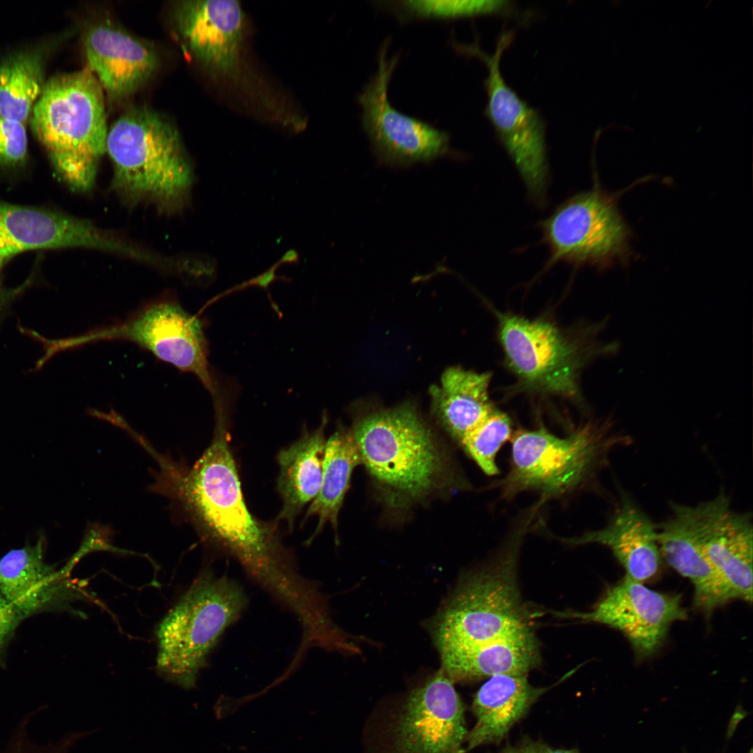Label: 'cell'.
<instances>
[{
	"mask_svg": "<svg viewBox=\"0 0 753 753\" xmlns=\"http://www.w3.org/2000/svg\"><path fill=\"white\" fill-rule=\"evenodd\" d=\"M214 409L210 446L190 467L155 456L160 471L152 490L177 504L207 543L236 558L273 596L284 598L302 577L282 543L277 523L258 519L248 510L229 447L228 403Z\"/></svg>",
	"mask_w": 753,
	"mask_h": 753,
	"instance_id": "6da1fadb",
	"label": "cell"
},
{
	"mask_svg": "<svg viewBox=\"0 0 753 753\" xmlns=\"http://www.w3.org/2000/svg\"><path fill=\"white\" fill-rule=\"evenodd\" d=\"M106 151L111 189L126 204H148L165 213L189 204L193 167L178 130L160 114L144 107L123 114L108 130Z\"/></svg>",
	"mask_w": 753,
	"mask_h": 753,
	"instance_id": "7a4b0ae2",
	"label": "cell"
},
{
	"mask_svg": "<svg viewBox=\"0 0 753 753\" xmlns=\"http://www.w3.org/2000/svg\"><path fill=\"white\" fill-rule=\"evenodd\" d=\"M30 116L61 180L73 190H91L108 133L102 88L93 73L86 67L49 79Z\"/></svg>",
	"mask_w": 753,
	"mask_h": 753,
	"instance_id": "3957f363",
	"label": "cell"
},
{
	"mask_svg": "<svg viewBox=\"0 0 753 753\" xmlns=\"http://www.w3.org/2000/svg\"><path fill=\"white\" fill-rule=\"evenodd\" d=\"M531 522L524 520L494 563L462 579L436 614L431 630L440 653L482 644L530 626L517 584L516 563Z\"/></svg>",
	"mask_w": 753,
	"mask_h": 753,
	"instance_id": "277c9868",
	"label": "cell"
},
{
	"mask_svg": "<svg viewBox=\"0 0 753 753\" xmlns=\"http://www.w3.org/2000/svg\"><path fill=\"white\" fill-rule=\"evenodd\" d=\"M246 602L234 581L202 571L157 628L159 675L183 689L194 687L209 653Z\"/></svg>",
	"mask_w": 753,
	"mask_h": 753,
	"instance_id": "5b68a950",
	"label": "cell"
},
{
	"mask_svg": "<svg viewBox=\"0 0 753 753\" xmlns=\"http://www.w3.org/2000/svg\"><path fill=\"white\" fill-rule=\"evenodd\" d=\"M351 430L362 463L386 488L418 499L435 487L442 457L430 429L412 406L372 413Z\"/></svg>",
	"mask_w": 753,
	"mask_h": 753,
	"instance_id": "8992f818",
	"label": "cell"
},
{
	"mask_svg": "<svg viewBox=\"0 0 753 753\" xmlns=\"http://www.w3.org/2000/svg\"><path fill=\"white\" fill-rule=\"evenodd\" d=\"M595 175L591 189L569 197L538 223L549 251L545 269L561 262L600 270L630 262L632 233L618 206L620 192L602 189Z\"/></svg>",
	"mask_w": 753,
	"mask_h": 753,
	"instance_id": "52a82bcc",
	"label": "cell"
},
{
	"mask_svg": "<svg viewBox=\"0 0 753 753\" xmlns=\"http://www.w3.org/2000/svg\"><path fill=\"white\" fill-rule=\"evenodd\" d=\"M108 341L133 343L178 370L195 375L211 395L219 386L209 365L203 323L172 296L151 301L121 321L77 336L47 341V346L52 355Z\"/></svg>",
	"mask_w": 753,
	"mask_h": 753,
	"instance_id": "ba28073f",
	"label": "cell"
},
{
	"mask_svg": "<svg viewBox=\"0 0 753 753\" xmlns=\"http://www.w3.org/2000/svg\"><path fill=\"white\" fill-rule=\"evenodd\" d=\"M512 36L508 31L501 34L491 54L476 43L453 41L452 46L458 52L477 56L485 63L488 72L485 81L486 116L517 169L530 200L544 208L549 181L545 124L539 113L506 83L500 68L502 54Z\"/></svg>",
	"mask_w": 753,
	"mask_h": 753,
	"instance_id": "9c48e42d",
	"label": "cell"
},
{
	"mask_svg": "<svg viewBox=\"0 0 753 753\" xmlns=\"http://www.w3.org/2000/svg\"><path fill=\"white\" fill-rule=\"evenodd\" d=\"M591 427L559 437L545 428L518 432L513 437L511 469L503 482L510 496L532 489L542 501L565 494L581 484L595 466L610 442Z\"/></svg>",
	"mask_w": 753,
	"mask_h": 753,
	"instance_id": "30bf717a",
	"label": "cell"
},
{
	"mask_svg": "<svg viewBox=\"0 0 753 753\" xmlns=\"http://www.w3.org/2000/svg\"><path fill=\"white\" fill-rule=\"evenodd\" d=\"M389 40L381 45L376 73L358 97L363 129L381 163L407 167L432 162L451 153L450 135L390 104L388 86L400 56H388Z\"/></svg>",
	"mask_w": 753,
	"mask_h": 753,
	"instance_id": "8fae6325",
	"label": "cell"
},
{
	"mask_svg": "<svg viewBox=\"0 0 753 753\" xmlns=\"http://www.w3.org/2000/svg\"><path fill=\"white\" fill-rule=\"evenodd\" d=\"M499 339L509 368L526 388L575 397L581 363L577 346L552 324L499 314Z\"/></svg>",
	"mask_w": 753,
	"mask_h": 753,
	"instance_id": "7c38bea8",
	"label": "cell"
},
{
	"mask_svg": "<svg viewBox=\"0 0 753 753\" xmlns=\"http://www.w3.org/2000/svg\"><path fill=\"white\" fill-rule=\"evenodd\" d=\"M608 625L628 639L638 660L651 657L662 646L671 624L687 618L680 594L664 593L626 575L609 588L586 613H559Z\"/></svg>",
	"mask_w": 753,
	"mask_h": 753,
	"instance_id": "4fadbf2b",
	"label": "cell"
},
{
	"mask_svg": "<svg viewBox=\"0 0 753 753\" xmlns=\"http://www.w3.org/2000/svg\"><path fill=\"white\" fill-rule=\"evenodd\" d=\"M86 248L133 258L137 247L89 220L0 201V268L21 252Z\"/></svg>",
	"mask_w": 753,
	"mask_h": 753,
	"instance_id": "5bb4252c",
	"label": "cell"
},
{
	"mask_svg": "<svg viewBox=\"0 0 753 753\" xmlns=\"http://www.w3.org/2000/svg\"><path fill=\"white\" fill-rule=\"evenodd\" d=\"M464 709L453 683L440 670L411 691L396 728L397 753H466Z\"/></svg>",
	"mask_w": 753,
	"mask_h": 753,
	"instance_id": "9a60e30c",
	"label": "cell"
},
{
	"mask_svg": "<svg viewBox=\"0 0 753 753\" xmlns=\"http://www.w3.org/2000/svg\"><path fill=\"white\" fill-rule=\"evenodd\" d=\"M717 506L716 497L696 505L674 503L669 517L656 525L661 557L691 581L694 604L707 615L730 601L702 547L705 530Z\"/></svg>",
	"mask_w": 753,
	"mask_h": 753,
	"instance_id": "2e32d148",
	"label": "cell"
},
{
	"mask_svg": "<svg viewBox=\"0 0 753 753\" xmlns=\"http://www.w3.org/2000/svg\"><path fill=\"white\" fill-rule=\"evenodd\" d=\"M176 28L190 53L212 73L233 75L238 67L244 14L236 0L181 1Z\"/></svg>",
	"mask_w": 753,
	"mask_h": 753,
	"instance_id": "e0dca14e",
	"label": "cell"
},
{
	"mask_svg": "<svg viewBox=\"0 0 753 753\" xmlns=\"http://www.w3.org/2000/svg\"><path fill=\"white\" fill-rule=\"evenodd\" d=\"M84 47L87 67L112 98L134 93L151 78L159 64L152 45L107 20L89 26Z\"/></svg>",
	"mask_w": 753,
	"mask_h": 753,
	"instance_id": "ac0fdd59",
	"label": "cell"
},
{
	"mask_svg": "<svg viewBox=\"0 0 753 753\" xmlns=\"http://www.w3.org/2000/svg\"><path fill=\"white\" fill-rule=\"evenodd\" d=\"M45 538L33 545L12 549L0 559V593L23 616L66 609L81 591L45 561Z\"/></svg>",
	"mask_w": 753,
	"mask_h": 753,
	"instance_id": "d6986e66",
	"label": "cell"
},
{
	"mask_svg": "<svg viewBox=\"0 0 753 753\" xmlns=\"http://www.w3.org/2000/svg\"><path fill=\"white\" fill-rule=\"evenodd\" d=\"M705 530L703 552L722 582L730 601H752V515L731 509L724 497Z\"/></svg>",
	"mask_w": 753,
	"mask_h": 753,
	"instance_id": "ffe728a7",
	"label": "cell"
},
{
	"mask_svg": "<svg viewBox=\"0 0 753 753\" xmlns=\"http://www.w3.org/2000/svg\"><path fill=\"white\" fill-rule=\"evenodd\" d=\"M563 540L572 545L597 543L609 547L625 568V575L641 583L653 577L660 567L656 524L626 496L605 527Z\"/></svg>",
	"mask_w": 753,
	"mask_h": 753,
	"instance_id": "44dd1931",
	"label": "cell"
},
{
	"mask_svg": "<svg viewBox=\"0 0 753 753\" xmlns=\"http://www.w3.org/2000/svg\"><path fill=\"white\" fill-rule=\"evenodd\" d=\"M440 654L441 670L453 683L499 674L527 675L540 662L538 641L530 626L482 644Z\"/></svg>",
	"mask_w": 753,
	"mask_h": 753,
	"instance_id": "7402d4cb",
	"label": "cell"
},
{
	"mask_svg": "<svg viewBox=\"0 0 753 753\" xmlns=\"http://www.w3.org/2000/svg\"><path fill=\"white\" fill-rule=\"evenodd\" d=\"M550 687H535L526 675L491 676L476 694L471 709L476 718L468 731L467 750L499 743L511 728Z\"/></svg>",
	"mask_w": 753,
	"mask_h": 753,
	"instance_id": "603a6c76",
	"label": "cell"
},
{
	"mask_svg": "<svg viewBox=\"0 0 753 753\" xmlns=\"http://www.w3.org/2000/svg\"><path fill=\"white\" fill-rule=\"evenodd\" d=\"M324 416L319 427L304 431L302 436L277 455L280 467L277 491L282 507L277 521H284L292 530L295 519L305 505L319 493L323 472L326 440Z\"/></svg>",
	"mask_w": 753,
	"mask_h": 753,
	"instance_id": "cb8c5ba5",
	"label": "cell"
},
{
	"mask_svg": "<svg viewBox=\"0 0 753 753\" xmlns=\"http://www.w3.org/2000/svg\"><path fill=\"white\" fill-rule=\"evenodd\" d=\"M491 374L448 368L430 388L433 411L459 442L495 409L488 393Z\"/></svg>",
	"mask_w": 753,
	"mask_h": 753,
	"instance_id": "d4e9b609",
	"label": "cell"
},
{
	"mask_svg": "<svg viewBox=\"0 0 753 753\" xmlns=\"http://www.w3.org/2000/svg\"><path fill=\"white\" fill-rule=\"evenodd\" d=\"M360 463V455L352 430L340 426L326 441L320 489L304 517V521L312 516L319 519L308 542L327 522L337 531L338 513L349 487L352 471Z\"/></svg>",
	"mask_w": 753,
	"mask_h": 753,
	"instance_id": "484cf974",
	"label": "cell"
},
{
	"mask_svg": "<svg viewBox=\"0 0 753 753\" xmlns=\"http://www.w3.org/2000/svg\"><path fill=\"white\" fill-rule=\"evenodd\" d=\"M40 57L13 55L0 63V115L26 123L44 85Z\"/></svg>",
	"mask_w": 753,
	"mask_h": 753,
	"instance_id": "4316f807",
	"label": "cell"
},
{
	"mask_svg": "<svg viewBox=\"0 0 753 753\" xmlns=\"http://www.w3.org/2000/svg\"><path fill=\"white\" fill-rule=\"evenodd\" d=\"M405 18L453 19L501 14L512 10L506 0H409L388 2Z\"/></svg>",
	"mask_w": 753,
	"mask_h": 753,
	"instance_id": "83f0119b",
	"label": "cell"
},
{
	"mask_svg": "<svg viewBox=\"0 0 753 753\" xmlns=\"http://www.w3.org/2000/svg\"><path fill=\"white\" fill-rule=\"evenodd\" d=\"M512 434L508 416L494 409L461 443L479 467L489 476L498 473L496 457L503 443Z\"/></svg>",
	"mask_w": 753,
	"mask_h": 753,
	"instance_id": "f1b7e54d",
	"label": "cell"
},
{
	"mask_svg": "<svg viewBox=\"0 0 753 753\" xmlns=\"http://www.w3.org/2000/svg\"><path fill=\"white\" fill-rule=\"evenodd\" d=\"M27 155V137L24 124L0 115V166L16 168Z\"/></svg>",
	"mask_w": 753,
	"mask_h": 753,
	"instance_id": "f546056e",
	"label": "cell"
},
{
	"mask_svg": "<svg viewBox=\"0 0 753 753\" xmlns=\"http://www.w3.org/2000/svg\"><path fill=\"white\" fill-rule=\"evenodd\" d=\"M24 619L20 611L0 593V662L17 626Z\"/></svg>",
	"mask_w": 753,
	"mask_h": 753,
	"instance_id": "4dcf8cb0",
	"label": "cell"
},
{
	"mask_svg": "<svg viewBox=\"0 0 753 753\" xmlns=\"http://www.w3.org/2000/svg\"><path fill=\"white\" fill-rule=\"evenodd\" d=\"M497 753H579L576 749L554 748L547 744L524 738L515 745L507 744Z\"/></svg>",
	"mask_w": 753,
	"mask_h": 753,
	"instance_id": "1f68e13d",
	"label": "cell"
},
{
	"mask_svg": "<svg viewBox=\"0 0 753 753\" xmlns=\"http://www.w3.org/2000/svg\"><path fill=\"white\" fill-rule=\"evenodd\" d=\"M28 284L29 282H26L17 289H7L3 287L0 279V314L3 312L10 302L21 293Z\"/></svg>",
	"mask_w": 753,
	"mask_h": 753,
	"instance_id": "d6a6232c",
	"label": "cell"
}]
</instances>
